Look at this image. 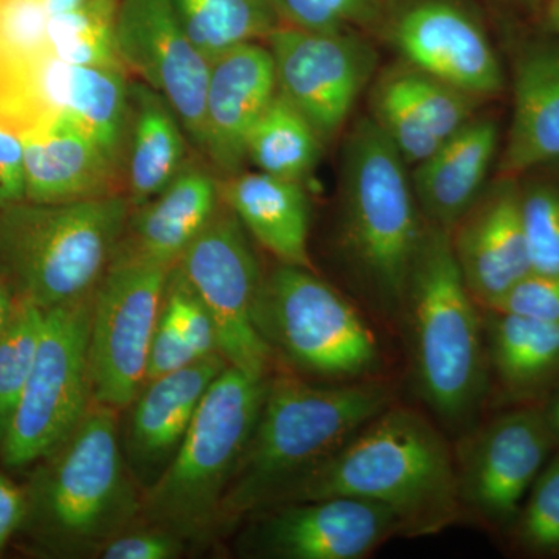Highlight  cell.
Wrapping results in <instances>:
<instances>
[{"label":"cell","mask_w":559,"mask_h":559,"mask_svg":"<svg viewBox=\"0 0 559 559\" xmlns=\"http://www.w3.org/2000/svg\"><path fill=\"white\" fill-rule=\"evenodd\" d=\"M326 498L388 507L407 538L437 535L463 516L450 443L428 418L393 404L267 507Z\"/></svg>","instance_id":"cell-1"},{"label":"cell","mask_w":559,"mask_h":559,"mask_svg":"<svg viewBox=\"0 0 559 559\" xmlns=\"http://www.w3.org/2000/svg\"><path fill=\"white\" fill-rule=\"evenodd\" d=\"M392 403V388L373 378L320 385L290 371H272L221 502L216 535L270 506L286 485L329 459Z\"/></svg>","instance_id":"cell-2"},{"label":"cell","mask_w":559,"mask_h":559,"mask_svg":"<svg viewBox=\"0 0 559 559\" xmlns=\"http://www.w3.org/2000/svg\"><path fill=\"white\" fill-rule=\"evenodd\" d=\"M117 415L92 403L68 439L28 468L20 533L40 557H100L140 521L142 492L124 459Z\"/></svg>","instance_id":"cell-3"},{"label":"cell","mask_w":559,"mask_h":559,"mask_svg":"<svg viewBox=\"0 0 559 559\" xmlns=\"http://www.w3.org/2000/svg\"><path fill=\"white\" fill-rule=\"evenodd\" d=\"M452 252L450 234L426 227L400 323L418 393L451 430L477 418L488 393L485 320Z\"/></svg>","instance_id":"cell-4"},{"label":"cell","mask_w":559,"mask_h":559,"mask_svg":"<svg viewBox=\"0 0 559 559\" xmlns=\"http://www.w3.org/2000/svg\"><path fill=\"white\" fill-rule=\"evenodd\" d=\"M425 218L409 165L370 117L356 121L342 154L340 246L367 299L399 320Z\"/></svg>","instance_id":"cell-5"},{"label":"cell","mask_w":559,"mask_h":559,"mask_svg":"<svg viewBox=\"0 0 559 559\" xmlns=\"http://www.w3.org/2000/svg\"><path fill=\"white\" fill-rule=\"evenodd\" d=\"M131 212L121 193L0 209V277L14 299L44 311L84 299L116 255Z\"/></svg>","instance_id":"cell-6"},{"label":"cell","mask_w":559,"mask_h":559,"mask_svg":"<svg viewBox=\"0 0 559 559\" xmlns=\"http://www.w3.org/2000/svg\"><path fill=\"white\" fill-rule=\"evenodd\" d=\"M267 378L227 366L213 381L171 462L142 491L143 524L193 546L216 535L221 502L259 418Z\"/></svg>","instance_id":"cell-7"},{"label":"cell","mask_w":559,"mask_h":559,"mask_svg":"<svg viewBox=\"0 0 559 559\" xmlns=\"http://www.w3.org/2000/svg\"><path fill=\"white\" fill-rule=\"evenodd\" d=\"M255 323L274 356L301 373L352 382L370 380L380 370L373 330L314 271L278 264L264 275Z\"/></svg>","instance_id":"cell-8"},{"label":"cell","mask_w":559,"mask_h":559,"mask_svg":"<svg viewBox=\"0 0 559 559\" xmlns=\"http://www.w3.org/2000/svg\"><path fill=\"white\" fill-rule=\"evenodd\" d=\"M94 293L44 311L27 385L0 447L5 468L28 469L68 439L90 411Z\"/></svg>","instance_id":"cell-9"},{"label":"cell","mask_w":559,"mask_h":559,"mask_svg":"<svg viewBox=\"0 0 559 559\" xmlns=\"http://www.w3.org/2000/svg\"><path fill=\"white\" fill-rule=\"evenodd\" d=\"M171 270L120 242L94 290L90 345L94 403L127 409L146 384L151 341Z\"/></svg>","instance_id":"cell-10"},{"label":"cell","mask_w":559,"mask_h":559,"mask_svg":"<svg viewBox=\"0 0 559 559\" xmlns=\"http://www.w3.org/2000/svg\"><path fill=\"white\" fill-rule=\"evenodd\" d=\"M176 264L207 308L227 366L270 377L275 356L255 323L264 275L248 230L223 201Z\"/></svg>","instance_id":"cell-11"},{"label":"cell","mask_w":559,"mask_h":559,"mask_svg":"<svg viewBox=\"0 0 559 559\" xmlns=\"http://www.w3.org/2000/svg\"><path fill=\"white\" fill-rule=\"evenodd\" d=\"M557 448L538 406L514 407L466 432L455 455L463 514L509 532Z\"/></svg>","instance_id":"cell-12"},{"label":"cell","mask_w":559,"mask_h":559,"mask_svg":"<svg viewBox=\"0 0 559 559\" xmlns=\"http://www.w3.org/2000/svg\"><path fill=\"white\" fill-rule=\"evenodd\" d=\"M266 40L278 94L310 121L323 143L331 142L373 79L377 51L353 33L285 24Z\"/></svg>","instance_id":"cell-13"},{"label":"cell","mask_w":559,"mask_h":559,"mask_svg":"<svg viewBox=\"0 0 559 559\" xmlns=\"http://www.w3.org/2000/svg\"><path fill=\"white\" fill-rule=\"evenodd\" d=\"M241 536L249 557L271 559H364L406 536L388 507L355 498L280 503L250 516Z\"/></svg>","instance_id":"cell-14"},{"label":"cell","mask_w":559,"mask_h":559,"mask_svg":"<svg viewBox=\"0 0 559 559\" xmlns=\"http://www.w3.org/2000/svg\"><path fill=\"white\" fill-rule=\"evenodd\" d=\"M116 46L124 68L159 92L202 153L210 61L183 32L171 0H119Z\"/></svg>","instance_id":"cell-15"},{"label":"cell","mask_w":559,"mask_h":559,"mask_svg":"<svg viewBox=\"0 0 559 559\" xmlns=\"http://www.w3.org/2000/svg\"><path fill=\"white\" fill-rule=\"evenodd\" d=\"M404 64L487 102L506 87L488 36L465 10L447 0H425L404 11L392 28Z\"/></svg>","instance_id":"cell-16"},{"label":"cell","mask_w":559,"mask_h":559,"mask_svg":"<svg viewBox=\"0 0 559 559\" xmlns=\"http://www.w3.org/2000/svg\"><path fill=\"white\" fill-rule=\"evenodd\" d=\"M450 238L469 293L487 310L532 272L518 180L499 176L485 187Z\"/></svg>","instance_id":"cell-17"},{"label":"cell","mask_w":559,"mask_h":559,"mask_svg":"<svg viewBox=\"0 0 559 559\" xmlns=\"http://www.w3.org/2000/svg\"><path fill=\"white\" fill-rule=\"evenodd\" d=\"M275 95L277 76L267 47L241 44L210 62L202 153L224 178L242 171L250 131Z\"/></svg>","instance_id":"cell-18"},{"label":"cell","mask_w":559,"mask_h":559,"mask_svg":"<svg viewBox=\"0 0 559 559\" xmlns=\"http://www.w3.org/2000/svg\"><path fill=\"white\" fill-rule=\"evenodd\" d=\"M227 362L219 353L183 369L146 381L130 404L124 459L139 485L150 487L164 473L189 432L213 381Z\"/></svg>","instance_id":"cell-19"},{"label":"cell","mask_w":559,"mask_h":559,"mask_svg":"<svg viewBox=\"0 0 559 559\" xmlns=\"http://www.w3.org/2000/svg\"><path fill=\"white\" fill-rule=\"evenodd\" d=\"M20 138L27 178L25 200L60 204L119 194V162L69 114L40 120Z\"/></svg>","instance_id":"cell-20"},{"label":"cell","mask_w":559,"mask_h":559,"mask_svg":"<svg viewBox=\"0 0 559 559\" xmlns=\"http://www.w3.org/2000/svg\"><path fill=\"white\" fill-rule=\"evenodd\" d=\"M499 139L498 121L476 116L412 167V189L426 224L450 234L487 187Z\"/></svg>","instance_id":"cell-21"},{"label":"cell","mask_w":559,"mask_h":559,"mask_svg":"<svg viewBox=\"0 0 559 559\" xmlns=\"http://www.w3.org/2000/svg\"><path fill=\"white\" fill-rule=\"evenodd\" d=\"M559 162V44L527 47L514 64L513 116L500 178H520Z\"/></svg>","instance_id":"cell-22"},{"label":"cell","mask_w":559,"mask_h":559,"mask_svg":"<svg viewBox=\"0 0 559 559\" xmlns=\"http://www.w3.org/2000/svg\"><path fill=\"white\" fill-rule=\"evenodd\" d=\"M221 201L280 264L314 271L308 250L310 205L301 182L238 173L219 183Z\"/></svg>","instance_id":"cell-23"},{"label":"cell","mask_w":559,"mask_h":559,"mask_svg":"<svg viewBox=\"0 0 559 559\" xmlns=\"http://www.w3.org/2000/svg\"><path fill=\"white\" fill-rule=\"evenodd\" d=\"M219 205L218 180L186 168L159 197L131 212L121 242L145 259L175 266Z\"/></svg>","instance_id":"cell-24"},{"label":"cell","mask_w":559,"mask_h":559,"mask_svg":"<svg viewBox=\"0 0 559 559\" xmlns=\"http://www.w3.org/2000/svg\"><path fill=\"white\" fill-rule=\"evenodd\" d=\"M187 140L159 92L146 83H131L124 165L132 210L159 197L186 170Z\"/></svg>","instance_id":"cell-25"},{"label":"cell","mask_w":559,"mask_h":559,"mask_svg":"<svg viewBox=\"0 0 559 559\" xmlns=\"http://www.w3.org/2000/svg\"><path fill=\"white\" fill-rule=\"evenodd\" d=\"M485 337L489 373L506 399L535 403L559 384V323L487 310Z\"/></svg>","instance_id":"cell-26"},{"label":"cell","mask_w":559,"mask_h":559,"mask_svg":"<svg viewBox=\"0 0 559 559\" xmlns=\"http://www.w3.org/2000/svg\"><path fill=\"white\" fill-rule=\"evenodd\" d=\"M64 112L120 164L130 120V83L124 69L69 66Z\"/></svg>","instance_id":"cell-27"},{"label":"cell","mask_w":559,"mask_h":559,"mask_svg":"<svg viewBox=\"0 0 559 559\" xmlns=\"http://www.w3.org/2000/svg\"><path fill=\"white\" fill-rule=\"evenodd\" d=\"M193 46L210 62L241 44L267 39L282 25L271 0H171Z\"/></svg>","instance_id":"cell-28"},{"label":"cell","mask_w":559,"mask_h":559,"mask_svg":"<svg viewBox=\"0 0 559 559\" xmlns=\"http://www.w3.org/2000/svg\"><path fill=\"white\" fill-rule=\"evenodd\" d=\"M322 145L310 121L277 92L250 131L246 157L261 173L304 182L318 164Z\"/></svg>","instance_id":"cell-29"},{"label":"cell","mask_w":559,"mask_h":559,"mask_svg":"<svg viewBox=\"0 0 559 559\" xmlns=\"http://www.w3.org/2000/svg\"><path fill=\"white\" fill-rule=\"evenodd\" d=\"M119 0H84L75 10L49 21V43L55 57L70 66L127 69L116 46Z\"/></svg>","instance_id":"cell-30"},{"label":"cell","mask_w":559,"mask_h":559,"mask_svg":"<svg viewBox=\"0 0 559 559\" xmlns=\"http://www.w3.org/2000/svg\"><path fill=\"white\" fill-rule=\"evenodd\" d=\"M370 119L395 146L409 168L415 167L441 145V140L430 130L428 121L419 114L401 79L400 68L382 73L370 95Z\"/></svg>","instance_id":"cell-31"},{"label":"cell","mask_w":559,"mask_h":559,"mask_svg":"<svg viewBox=\"0 0 559 559\" xmlns=\"http://www.w3.org/2000/svg\"><path fill=\"white\" fill-rule=\"evenodd\" d=\"M43 323L44 310L17 300L13 318L0 334V447L31 378Z\"/></svg>","instance_id":"cell-32"},{"label":"cell","mask_w":559,"mask_h":559,"mask_svg":"<svg viewBox=\"0 0 559 559\" xmlns=\"http://www.w3.org/2000/svg\"><path fill=\"white\" fill-rule=\"evenodd\" d=\"M507 533L527 557L559 558V451L536 477Z\"/></svg>","instance_id":"cell-33"},{"label":"cell","mask_w":559,"mask_h":559,"mask_svg":"<svg viewBox=\"0 0 559 559\" xmlns=\"http://www.w3.org/2000/svg\"><path fill=\"white\" fill-rule=\"evenodd\" d=\"M521 212L532 271L559 275V183L521 186Z\"/></svg>","instance_id":"cell-34"},{"label":"cell","mask_w":559,"mask_h":559,"mask_svg":"<svg viewBox=\"0 0 559 559\" xmlns=\"http://www.w3.org/2000/svg\"><path fill=\"white\" fill-rule=\"evenodd\" d=\"M282 24L305 31H345L373 14V0H277Z\"/></svg>","instance_id":"cell-35"},{"label":"cell","mask_w":559,"mask_h":559,"mask_svg":"<svg viewBox=\"0 0 559 559\" xmlns=\"http://www.w3.org/2000/svg\"><path fill=\"white\" fill-rule=\"evenodd\" d=\"M487 310L559 323V275L532 271Z\"/></svg>","instance_id":"cell-36"},{"label":"cell","mask_w":559,"mask_h":559,"mask_svg":"<svg viewBox=\"0 0 559 559\" xmlns=\"http://www.w3.org/2000/svg\"><path fill=\"white\" fill-rule=\"evenodd\" d=\"M187 544L167 530L148 527L128 530L102 550L105 559H176Z\"/></svg>","instance_id":"cell-37"},{"label":"cell","mask_w":559,"mask_h":559,"mask_svg":"<svg viewBox=\"0 0 559 559\" xmlns=\"http://www.w3.org/2000/svg\"><path fill=\"white\" fill-rule=\"evenodd\" d=\"M200 360L191 349L182 331L176 325L171 316L162 307L159 322L151 341L148 358V377L146 381L156 380L164 374L183 369Z\"/></svg>","instance_id":"cell-38"},{"label":"cell","mask_w":559,"mask_h":559,"mask_svg":"<svg viewBox=\"0 0 559 559\" xmlns=\"http://www.w3.org/2000/svg\"><path fill=\"white\" fill-rule=\"evenodd\" d=\"M25 197L27 178L21 138L0 127V209L25 201Z\"/></svg>","instance_id":"cell-39"},{"label":"cell","mask_w":559,"mask_h":559,"mask_svg":"<svg viewBox=\"0 0 559 559\" xmlns=\"http://www.w3.org/2000/svg\"><path fill=\"white\" fill-rule=\"evenodd\" d=\"M27 513L24 487L14 484L0 471V554L21 532Z\"/></svg>","instance_id":"cell-40"},{"label":"cell","mask_w":559,"mask_h":559,"mask_svg":"<svg viewBox=\"0 0 559 559\" xmlns=\"http://www.w3.org/2000/svg\"><path fill=\"white\" fill-rule=\"evenodd\" d=\"M538 407L559 448V384L540 400Z\"/></svg>","instance_id":"cell-41"},{"label":"cell","mask_w":559,"mask_h":559,"mask_svg":"<svg viewBox=\"0 0 559 559\" xmlns=\"http://www.w3.org/2000/svg\"><path fill=\"white\" fill-rule=\"evenodd\" d=\"M17 300L14 299L13 293H11L7 283L0 277V334L9 325L13 312L16 310Z\"/></svg>","instance_id":"cell-42"},{"label":"cell","mask_w":559,"mask_h":559,"mask_svg":"<svg viewBox=\"0 0 559 559\" xmlns=\"http://www.w3.org/2000/svg\"><path fill=\"white\" fill-rule=\"evenodd\" d=\"M544 22L547 31L559 35V0H547Z\"/></svg>","instance_id":"cell-43"},{"label":"cell","mask_w":559,"mask_h":559,"mask_svg":"<svg viewBox=\"0 0 559 559\" xmlns=\"http://www.w3.org/2000/svg\"><path fill=\"white\" fill-rule=\"evenodd\" d=\"M83 2L84 0H47V9H49L50 16H55V14L75 10Z\"/></svg>","instance_id":"cell-44"},{"label":"cell","mask_w":559,"mask_h":559,"mask_svg":"<svg viewBox=\"0 0 559 559\" xmlns=\"http://www.w3.org/2000/svg\"><path fill=\"white\" fill-rule=\"evenodd\" d=\"M516 2L524 3V5H536V3L543 2V0H516Z\"/></svg>","instance_id":"cell-45"},{"label":"cell","mask_w":559,"mask_h":559,"mask_svg":"<svg viewBox=\"0 0 559 559\" xmlns=\"http://www.w3.org/2000/svg\"><path fill=\"white\" fill-rule=\"evenodd\" d=\"M272 3H274V7H275V10H277V0H271ZM277 13H278V10H277ZM282 21V20H280Z\"/></svg>","instance_id":"cell-46"}]
</instances>
